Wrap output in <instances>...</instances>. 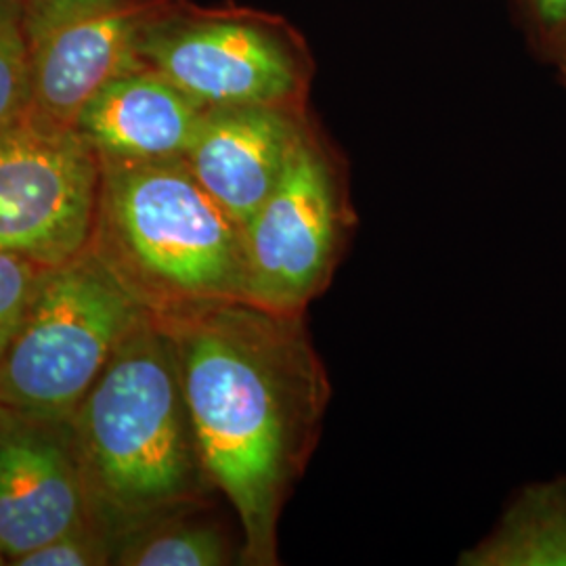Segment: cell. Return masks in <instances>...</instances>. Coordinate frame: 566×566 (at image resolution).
<instances>
[{
	"label": "cell",
	"mask_w": 566,
	"mask_h": 566,
	"mask_svg": "<svg viewBox=\"0 0 566 566\" xmlns=\"http://www.w3.org/2000/svg\"><path fill=\"white\" fill-rule=\"evenodd\" d=\"M147 67L156 70L202 107L275 105L296 84L282 44L240 21H198L147 28L142 42Z\"/></svg>",
	"instance_id": "obj_9"
},
{
	"label": "cell",
	"mask_w": 566,
	"mask_h": 566,
	"mask_svg": "<svg viewBox=\"0 0 566 566\" xmlns=\"http://www.w3.org/2000/svg\"><path fill=\"white\" fill-rule=\"evenodd\" d=\"M474 566H566V483L528 486L497 533L462 560Z\"/></svg>",
	"instance_id": "obj_12"
},
{
	"label": "cell",
	"mask_w": 566,
	"mask_h": 566,
	"mask_svg": "<svg viewBox=\"0 0 566 566\" xmlns=\"http://www.w3.org/2000/svg\"><path fill=\"white\" fill-rule=\"evenodd\" d=\"M151 313L86 245L51 269L0 359V401L70 422L122 340Z\"/></svg>",
	"instance_id": "obj_4"
},
{
	"label": "cell",
	"mask_w": 566,
	"mask_h": 566,
	"mask_svg": "<svg viewBox=\"0 0 566 566\" xmlns=\"http://www.w3.org/2000/svg\"><path fill=\"white\" fill-rule=\"evenodd\" d=\"M160 322L177 346L203 472L235 507L248 558L266 563L294 430L287 364L269 313L206 304Z\"/></svg>",
	"instance_id": "obj_1"
},
{
	"label": "cell",
	"mask_w": 566,
	"mask_h": 566,
	"mask_svg": "<svg viewBox=\"0 0 566 566\" xmlns=\"http://www.w3.org/2000/svg\"><path fill=\"white\" fill-rule=\"evenodd\" d=\"M334 243V185L303 139L275 191L243 227L245 303L271 315L303 306L327 273Z\"/></svg>",
	"instance_id": "obj_7"
},
{
	"label": "cell",
	"mask_w": 566,
	"mask_h": 566,
	"mask_svg": "<svg viewBox=\"0 0 566 566\" xmlns=\"http://www.w3.org/2000/svg\"><path fill=\"white\" fill-rule=\"evenodd\" d=\"M53 266L0 252V359L15 338Z\"/></svg>",
	"instance_id": "obj_15"
},
{
	"label": "cell",
	"mask_w": 566,
	"mask_h": 566,
	"mask_svg": "<svg viewBox=\"0 0 566 566\" xmlns=\"http://www.w3.org/2000/svg\"><path fill=\"white\" fill-rule=\"evenodd\" d=\"M114 539L95 525L78 526L13 560L18 566H99L114 563Z\"/></svg>",
	"instance_id": "obj_16"
},
{
	"label": "cell",
	"mask_w": 566,
	"mask_h": 566,
	"mask_svg": "<svg viewBox=\"0 0 566 566\" xmlns=\"http://www.w3.org/2000/svg\"><path fill=\"white\" fill-rule=\"evenodd\" d=\"M149 25L147 0H23L32 112L74 126L105 84L147 67Z\"/></svg>",
	"instance_id": "obj_6"
},
{
	"label": "cell",
	"mask_w": 566,
	"mask_h": 566,
	"mask_svg": "<svg viewBox=\"0 0 566 566\" xmlns=\"http://www.w3.org/2000/svg\"><path fill=\"white\" fill-rule=\"evenodd\" d=\"M11 413H13V409L0 401V430H2V426L7 424V420L11 418Z\"/></svg>",
	"instance_id": "obj_18"
},
{
	"label": "cell",
	"mask_w": 566,
	"mask_h": 566,
	"mask_svg": "<svg viewBox=\"0 0 566 566\" xmlns=\"http://www.w3.org/2000/svg\"><path fill=\"white\" fill-rule=\"evenodd\" d=\"M95 523L70 422L13 409L0 430V554L11 565L82 525Z\"/></svg>",
	"instance_id": "obj_8"
},
{
	"label": "cell",
	"mask_w": 566,
	"mask_h": 566,
	"mask_svg": "<svg viewBox=\"0 0 566 566\" xmlns=\"http://www.w3.org/2000/svg\"><path fill=\"white\" fill-rule=\"evenodd\" d=\"M70 428L93 521L114 544L193 495L203 468L177 346L158 317L122 340Z\"/></svg>",
	"instance_id": "obj_2"
},
{
	"label": "cell",
	"mask_w": 566,
	"mask_h": 566,
	"mask_svg": "<svg viewBox=\"0 0 566 566\" xmlns=\"http://www.w3.org/2000/svg\"><path fill=\"white\" fill-rule=\"evenodd\" d=\"M223 535L203 525L143 526L116 544L114 563L128 566L227 565Z\"/></svg>",
	"instance_id": "obj_13"
},
{
	"label": "cell",
	"mask_w": 566,
	"mask_h": 566,
	"mask_svg": "<svg viewBox=\"0 0 566 566\" xmlns=\"http://www.w3.org/2000/svg\"><path fill=\"white\" fill-rule=\"evenodd\" d=\"M539 13L549 23L566 21V0H535Z\"/></svg>",
	"instance_id": "obj_17"
},
{
	"label": "cell",
	"mask_w": 566,
	"mask_h": 566,
	"mask_svg": "<svg viewBox=\"0 0 566 566\" xmlns=\"http://www.w3.org/2000/svg\"><path fill=\"white\" fill-rule=\"evenodd\" d=\"M99 163L88 248L158 319L245 303L243 229L185 158Z\"/></svg>",
	"instance_id": "obj_3"
},
{
	"label": "cell",
	"mask_w": 566,
	"mask_h": 566,
	"mask_svg": "<svg viewBox=\"0 0 566 566\" xmlns=\"http://www.w3.org/2000/svg\"><path fill=\"white\" fill-rule=\"evenodd\" d=\"M206 107L156 70L143 67L105 84L74 122L97 160L151 163L185 158Z\"/></svg>",
	"instance_id": "obj_11"
},
{
	"label": "cell",
	"mask_w": 566,
	"mask_h": 566,
	"mask_svg": "<svg viewBox=\"0 0 566 566\" xmlns=\"http://www.w3.org/2000/svg\"><path fill=\"white\" fill-rule=\"evenodd\" d=\"M99 163L74 126L30 112L0 130V252L57 266L91 242Z\"/></svg>",
	"instance_id": "obj_5"
},
{
	"label": "cell",
	"mask_w": 566,
	"mask_h": 566,
	"mask_svg": "<svg viewBox=\"0 0 566 566\" xmlns=\"http://www.w3.org/2000/svg\"><path fill=\"white\" fill-rule=\"evenodd\" d=\"M0 565H7V560L2 558V554H0Z\"/></svg>",
	"instance_id": "obj_19"
},
{
	"label": "cell",
	"mask_w": 566,
	"mask_h": 566,
	"mask_svg": "<svg viewBox=\"0 0 566 566\" xmlns=\"http://www.w3.org/2000/svg\"><path fill=\"white\" fill-rule=\"evenodd\" d=\"M32 112V65L23 0H0V130Z\"/></svg>",
	"instance_id": "obj_14"
},
{
	"label": "cell",
	"mask_w": 566,
	"mask_h": 566,
	"mask_svg": "<svg viewBox=\"0 0 566 566\" xmlns=\"http://www.w3.org/2000/svg\"><path fill=\"white\" fill-rule=\"evenodd\" d=\"M301 142L294 122L275 105L208 107L185 163L243 229L282 181Z\"/></svg>",
	"instance_id": "obj_10"
}]
</instances>
